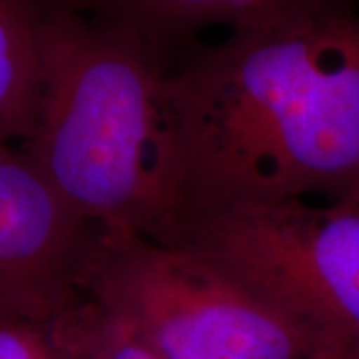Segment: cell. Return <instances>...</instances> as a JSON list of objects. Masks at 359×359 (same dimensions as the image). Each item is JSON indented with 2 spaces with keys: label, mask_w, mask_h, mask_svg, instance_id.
<instances>
[{
  "label": "cell",
  "mask_w": 359,
  "mask_h": 359,
  "mask_svg": "<svg viewBox=\"0 0 359 359\" xmlns=\"http://www.w3.org/2000/svg\"><path fill=\"white\" fill-rule=\"evenodd\" d=\"M164 104L184 210L347 202L359 188V8L182 52Z\"/></svg>",
  "instance_id": "obj_1"
},
{
  "label": "cell",
  "mask_w": 359,
  "mask_h": 359,
  "mask_svg": "<svg viewBox=\"0 0 359 359\" xmlns=\"http://www.w3.org/2000/svg\"><path fill=\"white\" fill-rule=\"evenodd\" d=\"M166 72V58L136 32L46 0L39 114L20 148L86 224L176 245L184 198Z\"/></svg>",
  "instance_id": "obj_2"
},
{
  "label": "cell",
  "mask_w": 359,
  "mask_h": 359,
  "mask_svg": "<svg viewBox=\"0 0 359 359\" xmlns=\"http://www.w3.org/2000/svg\"><path fill=\"white\" fill-rule=\"evenodd\" d=\"M78 287L166 359H325L302 325L186 245L96 228Z\"/></svg>",
  "instance_id": "obj_3"
},
{
  "label": "cell",
  "mask_w": 359,
  "mask_h": 359,
  "mask_svg": "<svg viewBox=\"0 0 359 359\" xmlns=\"http://www.w3.org/2000/svg\"><path fill=\"white\" fill-rule=\"evenodd\" d=\"M302 325L325 359H359V208L192 205L180 240Z\"/></svg>",
  "instance_id": "obj_4"
},
{
  "label": "cell",
  "mask_w": 359,
  "mask_h": 359,
  "mask_svg": "<svg viewBox=\"0 0 359 359\" xmlns=\"http://www.w3.org/2000/svg\"><path fill=\"white\" fill-rule=\"evenodd\" d=\"M96 226L74 216L20 146H0V316L46 323L80 295Z\"/></svg>",
  "instance_id": "obj_5"
},
{
  "label": "cell",
  "mask_w": 359,
  "mask_h": 359,
  "mask_svg": "<svg viewBox=\"0 0 359 359\" xmlns=\"http://www.w3.org/2000/svg\"><path fill=\"white\" fill-rule=\"evenodd\" d=\"M66 6L124 26L172 65L210 28L226 32L282 25L316 14L358 8V0H58Z\"/></svg>",
  "instance_id": "obj_6"
},
{
  "label": "cell",
  "mask_w": 359,
  "mask_h": 359,
  "mask_svg": "<svg viewBox=\"0 0 359 359\" xmlns=\"http://www.w3.org/2000/svg\"><path fill=\"white\" fill-rule=\"evenodd\" d=\"M46 0H0V146H22L40 102V28Z\"/></svg>",
  "instance_id": "obj_7"
},
{
  "label": "cell",
  "mask_w": 359,
  "mask_h": 359,
  "mask_svg": "<svg viewBox=\"0 0 359 359\" xmlns=\"http://www.w3.org/2000/svg\"><path fill=\"white\" fill-rule=\"evenodd\" d=\"M46 330L58 359H166L82 294L46 321Z\"/></svg>",
  "instance_id": "obj_8"
},
{
  "label": "cell",
  "mask_w": 359,
  "mask_h": 359,
  "mask_svg": "<svg viewBox=\"0 0 359 359\" xmlns=\"http://www.w3.org/2000/svg\"><path fill=\"white\" fill-rule=\"evenodd\" d=\"M0 359H58L46 323L0 316Z\"/></svg>",
  "instance_id": "obj_9"
},
{
  "label": "cell",
  "mask_w": 359,
  "mask_h": 359,
  "mask_svg": "<svg viewBox=\"0 0 359 359\" xmlns=\"http://www.w3.org/2000/svg\"><path fill=\"white\" fill-rule=\"evenodd\" d=\"M341 204H349V205H355V208H359V188H358V192L353 194L347 202H341Z\"/></svg>",
  "instance_id": "obj_10"
}]
</instances>
